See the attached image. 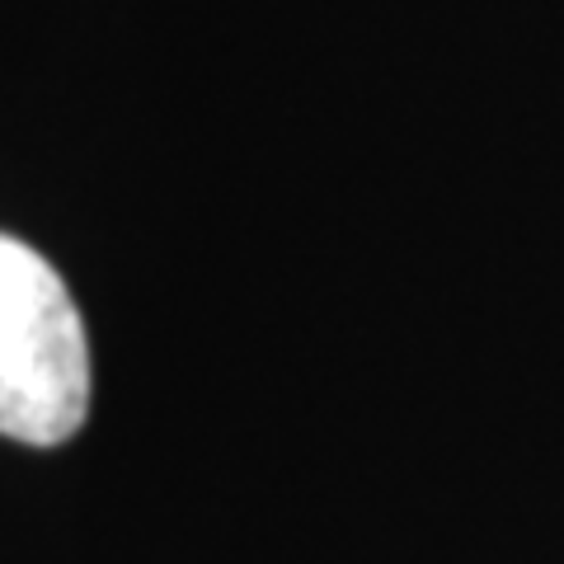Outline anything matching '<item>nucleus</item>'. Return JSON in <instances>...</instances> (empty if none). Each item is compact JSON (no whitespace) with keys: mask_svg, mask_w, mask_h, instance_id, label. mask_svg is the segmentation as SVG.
<instances>
[{"mask_svg":"<svg viewBox=\"0 0 564 564\" xmlns=\"http://www.w3.org/2000/svg\"><path fill=\"white\" fill-rule=\"evenodd\" d=\"M90 410V352L62 278L0 236V433L57 447Z\"/></svg>","mask_w":564,"mask_h":564,"instance_id":"obj_1","label":"nucleus"}]
</instances>
